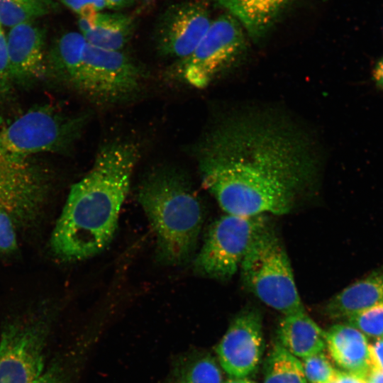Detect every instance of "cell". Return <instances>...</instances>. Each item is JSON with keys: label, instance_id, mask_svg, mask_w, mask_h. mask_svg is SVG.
Instances as JSON below:
<instances>
[{"label": "cell", "instance_id": "30", "mask_svg": "<svg viewBox=\"0 0 383 383\" xmlns=\"http://www.w3.org/2000/svg\"><path fill=\"white\" fill-rule=\"evenodd\" d=\"M366 381L367 383H383V371L370 370Z\"/></svg>", "mask_w": 383, "mask_h": 383}, {"label": "cell", "instance_id": "2", "mask_svg": "<svg viewBox=\"0 0 383 383\" xmlns=\"http://www.w3.org/2000/svg\"><path fill=\"white\" fill-rule=\"evenodd\" d=\"M140 155L131 140H114L98 150L89 171L74 184L51 235L54 254L64 261L88 259L106 249Z\"/></svg>", "mask_w": 383, "mask_h": 383}, {"label": "cell", "instance_id": "29", "mask_svg": "<svg viewBox=\"0 0 383 383\" xmlns=\"http://www.w3.org/2000/svg\"><path fill=\"white\" fill-rule=\"evenodd\" d=\"M372 78L377 86L383 90V56L377 62L372 70Z\"/></svg>", "mask_w": 383, "mask_h": 383}, {"label": "cell", "instance_id": "10", "mask_svg": "<svg viewBox=\"0 0 383 383\" xmlns=\"http://www.w3.org/2000/svg\"><path fill=\"white\" fill-rule=\"evenodd\" d=\"M219 363L229 377H248L258 367L263 352L260 311L244 309L231 321L216 348Z\"/></svg>", "mask_w": 383, "mask_h": 383}, {"label": "cell", "instance_id": "28", "mask_svg": "<svg viewBox=\"0 0 383 383\" xmlns=\"http://www.w3.org/2000/svg\"><path fill=\"white\" fill-rule=\"evenodd\" d=\"M326 383H367L365 378L345 371L337 370Z\"/></svg>", "mask_w": 383, "mask_h": 383}, {"label": "cell", "instance_id": "16", "mask_svg": "<svg viewBox=\"0 0 383 383\" xmlns=\"http://www.w3.org/2000/svg\"><path fill=\"white\" fill-rule=\"evenodd\" d=\"M278 343L301 360L326 348V331L305 311L285 315L277 330Z\"/></svg>", "mask_w": 383, "mask_h": 383}, {"label": "cell", "instance_id": "25", "mask_svg": "<svg viewBox=\"0 0 383 383\" xmlns=\"http://www.w3.org/2000/svg\"><path fill=\"white\" fill-rule=\"evenodd\" d=\"M79 17L95 14L107 7L106 0H59Z\"/></svg>", "mask_w": 383, "mask_h": 383}, {"label": "cell", "instance_id": "1", "mask_svg": "<svg viewBox=\"0 0 383 383\" xmlns=\"http://www.w3.org/2000/svg\"><path fill=\"white\" fill-rule=\"evenodd\" d=\"M194 156L205 189L226 213L240 216L289 213L311 169L301 133L255 113L220 121L200 140Z\"/></svg>", "mask_w": 383, "mask_h": 383}, {"label": "cell", "instance_id": "31", "mask_svg": "<svg viewBox=\"0 0 383 383\" xmlns=\"http://www.w3.org/2000/svg\"><path fill=\"white\" fill-rule=\"evenodd\" d=\"M133 0H106V6L110 9H120L130 5Z\"/></svg>", "mask_w": 383, "mask_h": 383}, {"label": "cell", "instance_id": "20", "mask_svg": "<svg viewBox=\"0 0 383 383\" xmlns=\"http://www.w3.org/2000/svg\"><path fill=\"white\" fill-rule=\"evenodd\" d=\"M55 8L53 0H0V25L11 28L34 21Z\"/></svg>", "mask_w": 383, "mask_h": 383}, {"label": "cell", "instance_id": "21", "mask_svg": "<svg viewBox=\"0 0 383 383\" xmlns=\"http://www.w3.org/2000/svg\"><path fill=\"white\" fill-rule=\"evenodd\" d=\"M346 320V323L365 336L375 339L383 338V303L360 311Z\"/></svg>", "mask_w": 383, "mask_h": 383}, {"label": "cell", "instance_id": "7", "mask_svg": "<svg viewBox=\"0 0 383 383\" xmlns=\"http://www.w3.org/2000/svg\"><path fill=\"white\" fill-rule=\"evenodd\" d=\"M245 50L240 23L231 15H223L211 21L194 52L177 62L176 71L183 82L204 89L235 67Z\"/></svg>", "mask_w": 383, "mask_h": 383}, {"label": "cell", "instance_id": "15", "mask_svg": "<svg viewBox=\"0 0 383 383\" xmlns=\"http://www.w3.org/2000/svg\"><path fill=\"white\" fill-rule=\"evenodd\" d=\"M78 26L88 43L109 50H122L135 28L132 18L119 13L99 12L79 17Z\"/></svg>", "mask_w": 383, "mask_h": 383}, {"label": "cell", "instance_id": "9", "mask_svg": "<svg viewBox=\"0 0 383 383\" xmlns=\"http://www.w3.org/2000/svg\"><path fill=\"white\" fill-rule=\"evenodd\" d=\"M47 323L40 317L8 324L0 339V383H33L43 373Z\"/></svg>", "mask_w": 383, "mask_h": 383}, {"label": "cell", "instance_id": "18", "mask_svg": "<svg viewBox=\"0 0 383 383\" xmlns=\"http://www.w3.org/2000/svg\"><path fill=\"white\" fill-rule=\"evenodd\" d=\"M221 367L210 355L190 353L180 356L167 383H223Z\"/></svg>", "mask_w": 383, "mask_h": 383}, {"label": "cell", "instance_id": "4", "mask_svg": "<svg viewBox=\"0 0 383 383\" xmlns=\"http://www.w3.org/2000/svg\"><path fill=\"white\" fill-rule=\"evenodd\" d=\"M145 70L122 50H109L87 41L57 79L91 103L119 104L135 97Z\"/></svg>", "mask_w": 383, "mask_h": 383}, {"label": "cell", "instance_id": "12", "mask_svg": "<svg viewBox=\"0 0 383 383\" xmlns=\"http://www.w3.org/2000/svg\"><path fill=\"white\" fill-rule=\"evenodd\" d=\"M6 38L11 82L24 84L43 77L46 72L44 29L29 21L11 27Z\"/></svg>", "mask_w": 383, "mask_h": 383}, {"label": "cell", "instance_id": "17", "mask_svg": "<svg viewBox=\"0 0 383 383\" xmlns=\"http://www.w3.org/2000/svg\"><path fill=\"white\" fill-rule=\"evenodd\" d=\"M213 1L226 9L254 40H258L265 35L289 1V0Z\"/></svg>", "mask_w": 383, "mask_h": 383}, {"label": "cell", "instance_id": "6", "mask_svg": "<svg viewBox=\"0 0 383 383\" xmlns=\"http://www.w3.org/2000/svg\"><path fill=\"white\" fill-rule=\"evenodd\" d=\"M88 117L86 113L69 116L50 106L33 108L0 131V158L23 161L38 152H67Z\"/></svg>", "mask_w": 383, "mask_h": 383}, {"label": "cell", "instance_id": "13", "mask_svg": "<svg viewBox=\"0 0 383 383\" xmlns=\"http://www.w3.org/2000/svg\"><path fill=\"white\" fill-rule=\"evenodd\" d=\"M326 348L343 371L366 379L370 370L366 336L348 323H339L326 331Z\"/></svg>", "mask_w": 383, "mask_h": 383}, {"label": "cell", "instance_id": "5", "mask_svg": "<svg viewBox=\"0 0 383 383\" xmlns=\"http://www.w3.org/2000/svg\"><path fill=\"white\" fill-rule=\"evenodd\" d=\"M240 275L245 288L284 316L305 311L287 251L269 223L243 258Z\"/></svg>", "mask_w": 383, "mask_h": 383}, {"label": "cell", "instance_id": "22", "mask_svg": "<svg viewBox=\"0 0 383 383\" xmlns=\"http://www.w3.org/2000/svg\"><path fill=\"white\" fill-rule=\"evenodd\" d=\"M300 361L308 383H326L337 371L323 351L301 359Z\"/></svg>", "mask_w": 383, "mask_h": 383}, {"label": "cell", "instance_id": "19", "mask_svg": "<svg viewBox=\"0 0 383 383\" xmlns=\"http://www.w3.org/2000/svg\"><path fill=\"white\" fill-rule=\"evenodd\" d=\"M263 383H308L299 359L277 343L267 363Z\"/></svg>", "mask_w": 383, "mask_h": 383}, {"label": "cell", "instance_id": "26", "mask_svg": "<svg viewBox=\"0 0 383 383\" xmlns=\"http://www.w3.org/2000/svg\"><path fill=\"white\" fill-rule=\"evenodd\" d=\"M33 383H69L62 366L57 362L49 367Z\"/></svg>", "mask_w": 383, "mask_h": 383}, {"label": "cell", "instance_id": "11", "mask_svg": "<svg viewBox=\"0 0 383 383\" xmlns=\"http://www.w3.org/2000/svg\"><path fill=\"white\" fill-rule=\"evenodd\" d=\"M211 21L200 3L184 1L168 8L161 16L155 32L159 54L177 61L189 57L207 31Z\"/></svg>", "mask_w": 383, "mask_h": 383}, {"label": "cell", "instance_id": "24", "mask_svg": "<svg viewBox=\"0 0 383 383\" xmlns=\"http://www.w3.org/2000/svg\"><path fill=\"white\" fill-rule=\"evenodd\" d=\"M11 84L9 67L7 38L2 26L0 25V97H5L10 94Z\"/></svg>", "mask_w": 383, "mask_h": 383}, {"label": "cell", "instance_id": "8", "mask_svg": "<svg viewBox=\"0 0 383 383\" xmlns=\"http://www.w3.org/2000/svg\"><path fill=\"white\" fill-rule=\"evenodd\" d=\"M270 223L266 214L240 216L225 214L211 226L194 267L204 277L230 279L257 235Z\"/></svg>", "mask_w": 383, "mask_h": 383}, {"label": "cell", "instance_id": "32", "mask_svg": "<svg viewBox=\"0 0 383 383\" xmlns=\"http://www.w3.org/2000/svg\"><path fill=\"white\" fill-rule=\"evenodd\" d=\"M223 383H254L252 380L248 377H229L228 379L224 380Z\"/></svg>", "mask_w": 383, "mask_h": 383}, {"label": "cell", "instance_id": "3", "mask_svg": "<svg viewBox=\"0 0 383 383\" xmlns=\"http://www.w3.org/2000/svg\"><path fill=\"white\" fill-rule=\"evenodd\" d=\"M138 199L155 235L159 260L170 265L187 262L196 250L203 218L186 174L175 167L154 169L143 180Z\"/></svg>", "mask_w": 383, "mask_h": 383}, {"label": "cell", "instance_id": "14", "mask_svg": "<svg viewBox=\"0 0 383 383\" xmlns=\"http://www.w3.org/2000/svg\"><path fill=\"white\" fill-rule=\"evenodd\" d=\"M383 303V268L350 284L333 296L325 306L331 318L347 319L350 316Z\"/></svg>", "mask_w": 383, "mask_h": 383}, {"label": "cell", "instance_id": "27", "mask_svg": "<svg viewBox=\"0 0 383 383\" xmlns=\"http://www.w3.org/2000/svg\"><path fill=\"white\" fill-rule=\"evenodd\" d=\"M371 370L383 371V338L369 344Z\"/></svg>", "mask_w": 383, "mask_h": 383}, {"label": "cell", "instance_id": "23", "mask_svg": "<svg viewBox=\"0 0 383 383\" xmlns=\"http://www.w3.org/2000/svg\"><path fill=\"white\" fill-rule=\"evenodd\" d=\"M15 223L9 212L0 205V252L11 253L16 250Z\"/></svg>", "mask_w": 383, "mask_h": 383}]
</instances>
